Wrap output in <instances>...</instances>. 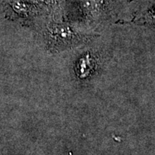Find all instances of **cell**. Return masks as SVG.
<instances>
[{
    "label": "cell",
    "mask_w": 155,
    "mask_h": 155,
    "mask_svg": "<svg viewBox=\"0 0 155 155\" xmlns=\"http://www.w3.org/2000/svg\"><path fill=\"white\" fill-rule=\"evenodd\" d=\"M90 38L81 33L70 25L63 23H51L45 34L46 44L50 50L61 51L83 43Z\"/></svg>",
    "instance_id": "cell-1"
},
{
    "label": "cell",
    "mask_w": 155,
    "mask_h": 155,
    "mask_svg": "<svg viewBox=\"0 0 155 155\" xmlns=\"http://www.w3.org/2000/svg\"><path fill=\"white\" fill-rule=\"evenodd\" d=\"M7 7L10 14L17 18H29L35 12L34 6L25 0H10Z\"/></svg>",
    "instance_id": "cell-2"
},
{
    "label": "cell",
    "mask_w": 155,
    "mask_h": 155,
    "mask_svg": "<svg viewBox=\"0 0 155 155\" xmlns=\"http://www.w3.org/2000/svg\"><path fill=\"white\" fill-rule=\"evenodd\" d=\"M81 4L85 13L93 19L100 17L106 11L105 0H82Z\"/></svg>",
    "instance_id": "cell-3"
},
{
    "label": "cell",
    "mask_w": 155,
    "mask_h": 155,
    "mask_svg": "<svg viewBox=\"0 0 155 155\" xmlns=\"http://www.w3.org/2000/svg\"><path fill=\"white\" fill-rule=\"evenodd\" d=\"M94 58L91 53H86L81 56L77 65L79 74L81 77H86L90 73L94 66Z\"/></svg>",
    "instance_id": "cell-4"
}]
</instances>
